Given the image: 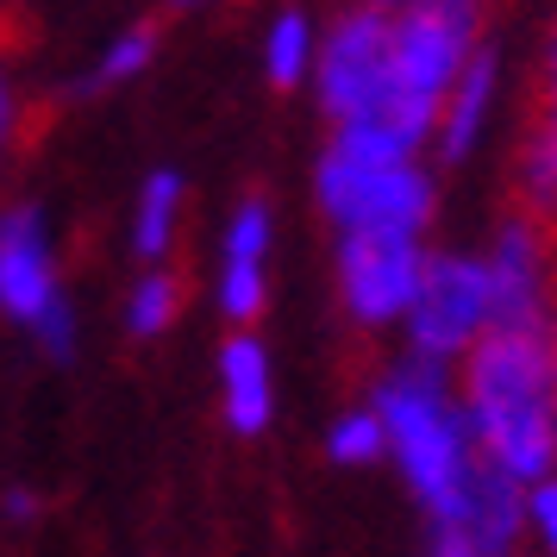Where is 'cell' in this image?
Returning <instances> with one entry per match:
<instances>
[{
  "label": "cell",
  "instance_id": "cell-1",
  "mask_svg": "<svg viewBox=\"0 0 557 557\" xmlns=\"http://www.w3.org/2000/svg\"><path fill=\"white\" fill-rule=\"evenodd\" d=\"M476 451L513 482H539L557 451V313L488 326L451 370Z\"/></svg>",
  "mask_w": 557,
  "mask_h": 557
},
{
  "label": "cell",
  "instance_id": "cell-2",
  "mask_svg": "<svg viewBox=\"0 0 557 557\" xmlns=\"http://www.w3.org/2000/svg\"><path fill=\"white\" fill-rule=\"evenodd\" d=\"M370 407L382 413L388 457L401 463L413 502L426 507V520L438 527L457 507L463 482L476 476V463H482L476 438L463 426V407H457L451 370L407 357V363H395V370L376 382V401Z\"/></svg>",
  "mask_w": 557,
  "mask_h": 557
},
{
  "label": "cell",
  "instance_id": "cell-3",
  "mask_svg": "<svg viewBox=\"0 0 557 557\" xmlns=\"http://www.w3.org/2000/svg\"><path fill=\"white\" fill-rule=\"evenodd\" d=\"M313 188H320V207L338 232L426 238L432 226V176L420 151H388V145H363V138L332 132L326 157L313 170Z\"/></svg>",
  "mask_w": 557,
  "mask_h": 557
},
{
  "label": "cell",
  "instance_id": "cell-4",
  "mask_svg": "<svg viewBox=\"0 0 557 557\" xmlns=\"http://www.w3.org/2000/svg\"><path fill=\"white\" fill-rule=\"evenodd\" d=\"M388 13H395V26H388L395 95L432 138L451 82L482 51V13L476 0H413V7H388Z\"/></svg>",
  "mask_w": 557,
  "mask_h": 557
},
{
  "label": "cell",
  "instance_id": "cell-5",
  "mask_svg": "<svg viewBox=\"0 0 557 557\" xmlns=\"http://www.w3.org/2000/svg\"><path fill=\"white\" fill-rule=\"evenodd\" d=\"M495 326V295H488V270L470 251H426L420 288L401 313L407 357L457 370V357Z\"/></svg>",
  "mask_w": 557,
  "mask_h": 557
},
{
  "label": "cell",
  "instance_id": "cell-6",
  "mask_svg": "<svg viewBox=\"0 0 557 557\" xmlns=\"http://www.w3.org/2000/svg\"><path fill=\"white\" fill-rule=\"evenodd\" d=\"M426 270V238L401 232H338V295L357 326H401Z\"/></svg>",
  "mask_w": 557,
  "mask_h": 557
},
{
  "label": "cell",
  "instance_id": "cell-7",
  "mask_svg": "<svg viewBox=\"0 0 557 557\" xmlns=\"http://www.w3.org/2000/svg\"><path fill=\"white\" fill-rule=\"evenodd\" d=\"M488 295H495V326H520V320H545L557 313V257H552V232L539 226L532 213H507L488 251Z\"/></svg>",
  "mask_w": 557,
  "mask_h": 557
},
{
  "label": "cell",
  "instance_id": "cell-8",
  "mask_svg": "<svg viewBox=\"0 0 557 557\" xmlns=\"http://www.w3.org/2000/svg\"><path fill=\"white\" fill-rule=\"evenodd\" d=\"M51 301H57V276H51V251H45V220L32 207H13L0 220V307L32 326Z\"/></svg>",
  "mask_w": 557,
  "mask_h": 557
},
{
  "label": "cell",
  "instance_id": "cell-9",
  "mask_svg": "<svg viewBox=\"0 0 557 557\" xmlns=\"http://www.w3.org/2000/svg\"><path fill=\"white\" fill-rule=\"evenodd\" d=\"M263 257H270V207L245 201L226 226V263H220V307L238 326L263 313Z\"/></svg>",
  "mask_w": 557,
  "mask_h": 557
},
{
  "label": "cell",
  "instance_id": "cell-10",
  "mask_svg": "<svg viewBox=\"0 0 557 557\" xmlns=\"http://www.w3.org/2000/svg\"><path fill=\"white\" fill-rule=\"evenodd\" d=\"M495 88H502V70H495V51L482 45V51L463 63V76L451 82V95L438 107V126H432V145H438L445 163H463V157L482 145L488 113H495Z\"/></svg>",
  "mask_w": 557,
  "mask_h": 557
},
{
  "label": "cell",
  "instance_id": "cell-11",
  "mask_svg": "<svg viewBox=\"0 0 557 557\" xmlns=\"http://www.w3.org/2000/svg\"><path fill=\"white\" fill-rule=\"evenodd\" d=\"M220 388H226V426L257 438L276 413V382H270V357L251 332H232L220 351Z\"/></svg>",
  "mask_w": 557,
  "mask_h": 557
},
{
  "label": "cell",
  "instance_id": "cell-12",
  "mask_svg": "<svg viewBox=\"0 0 557 557\" xmlns=\"http://www.w3.org/2000/svg\"><path fill=\"white\" fill-rule=\"evenodd\" d=\"M313 51H320V38H313V20L301 7L276 13V26L263 38V76H270V88H301L313 76Z\"/></svg>",
  "mask_w": 557,
  "mask_h": 557
},
{
  "label": "cell",
  "instance_id": "cell-13",
  "mask_svg": "<svg viewBox=\"0 0 557 557\" xmlns=\"http://www.w3.org/2000/svg\"><path fill=\"white\" fill-rule=\"evenodd\" d=\"M176 207H182V176L176 170H157L138 195V220H132V245L138 257H163L176 238Z\"/></svg>",
  "mask_w": 557,
  "mask_h": 557
},
{
  "label": "cell",
  "instance_id": "cell-14",
  "mask_svg": "<svg viewBox=\"0 0 557 557\" xmlns=\"http://www.w3.org/2000/svg\"><path fill=\"white\" fill-rule=\"evenodd\" d=\"M326 451H332V463H376V457H388L382 413L376 407H351V413H338L332 432H326Z\"/></svg>",
  "mask_w": 557,
  "mask_h": 557
},
{
  "label": "cell",
  "instance_id": "cell-15",
  "mask_svg": "<svg viewBox=\"0 0 557 557\" xmlns=\"http://www.w3.org/2000/svg\"><path fill=\"white\" fill-rule=\"evenodd\" d=\"M176 313H182V282L176 276H145L138 282V295H132V307H126V320H132L138 338H157Z\"/></svg>",
  "mask_w": 557,
  "mask_h": 557
},
{
  "label": "cell",
  "instance_id": "cell-16",
  "mask_svg": "<svg viewBox=\"0 0 557 557\" xmlns=\"http://www.w3.org/2000/svg\"><path fill=\"white\" fill-rule=\"evenodd\" d=\"M151 51H157V26H132V32H120V38H113V51L101 57V70H95V88H113V82L138 76V70L151 63Z\"/></svg>",
  "mask_w": 557,
  "mask_h": 557
},
{
  "label": "cell",
  "instance_id": "cell-17",
  "mask_svg": "<svg viewBox=\"0 0 557 557\" xmlns=\"http://www.w3.org/2000/svg\"><path fill=\"white\" fill-rule=\"evenodd\" d=\"M527 545H539V557H557V470L527 482Z\"/></svg>",
  "mask_w": 557,
  "mask_h": 557
},
{
  "label": "cell",
  "instance_id": "cell-18",
  "mask_svg": "<svg viewBox=\"0 0 557 557\" xmlns=\"http://www.w3.org/2000/svg\"><path fill=\"white\" fill-rule=\"evenodd\" d=\"M32 326H38V338H45V351H51V357H63L70 345H76V326H70V307H63V301H51Z\"/></svg>",
  "mask_w": 557,
  "mask_h": 557
},
{
  "label": "cell",
  "instance_id": "cell-19",
  "mask_svg": "<svg viewBox=\"0 0 557 557\" xmlns=\"http://www.w3.org/2000/svg\"><path fill=\"white\" fill-rule=\"evenodd\" d=\"M532 126L557 132V32H552V45H545V76H539V120H532Z\"/></svg>",
  "mask_w": 557,
  "mask_h": 557
},
{
  "label": "cell",
  "instance_id": "cell-20",
  "mask_svg": "<svg viewBox=\"0 0 557 557\" xmlns=\"http://www.w3.org/2000/svg\"><path fill=\"white\" fill-rule=\"evenodd\" d=\"M7 113H13V101H7V88H0V138H7Z\"/></svg>",
  "mask_w": 557,
  "mask_h": 557
},
{
  "label": "cell",
  "instance_id": "cell-21",
  "mask_svg": "<svg viewBox=\"0 0 557 557\" xmlns=\"http://www.w3.org/2000/svg\"><path fill=\"white\" fill-rule=\"evenodd\" d=\"M545 232H552V257H557V220H552V226H545Z\"/></svg>",
  "mask_w": 557,
  "mask_h": 557
},
{
  "label": "cell",
  "instance_id": "cell-22",
  "mask_svg": "<svg viewBox=\"0 0 557 557\" xmlns=\"http://www.w3.org/2000/svg\"><path fill=\"white\" fill-rule=\"evenodd\" d=\"M170 7H201V0H170Z\"/></svg>",
  "mask_w": 557,
  "mask_h": 557
},
{
  "label": "cell",
  "instance_id": "cell-23",
  "mask_svg": "<svg viewBox=\"0 0 557 557\" xmlns=\"http://www.w3.org/2000/svg\"><path fill=\"white\" fill-rule=\"evenodd\" d=\"M382 7H413V0H382Z\"/></svg>",
  "mask_w": 557,
  "mask_h": 557
},
{
  "label": "cell",
  "instance_id": "cell-24",
  "mask_svg": "<svg viewBox=\"0 0 557 557\" xmlns=\"http://www.w3.org/2000/svg\"><path fill=\"white\" fill-rule=\"evenodd\" d=\"M552 470H557V451H552Z\"/></svg>",
  "mask_w": 557,
  "mask_h": 557
}]
</instances>
